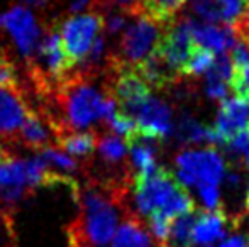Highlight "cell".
Listing matches in <instances>:
<instances>
[{
    "instance_id": "6da1fadb",
    "label": "cell",
    "mask_w": 249,
    "mask_h": 247,
    "mask_svg": "<svg viewBox=\"0 0 249 247\" xmlns=\"http://www.w3.org/2000/svg\"><path fill=\"white\" fill-rule=\"evenodd\" d=\"M89 73L82 71L70 76L58 86V102L63 110V127L56 137L70 132V129H85L105 120L117 112V105L105 92L102 93L89 82Z\"/></svg>"
},
{
    "instance_id": "7a4b0ae2",
    "label": "cell",
    "mask_w": 249,
    "mask_h": 247,
    "mask_svg": "<svg viewBox=\"0 0 249 247\" xmlns=\"http://www.w3.org/2000/svg\"><path fill=\"white\" fill-rule=\"evenodd\" d=\"M177 176L181 186H197L198 183L219 185L226 175L224 159L213 148L207 149H185L178 152Z\"/></svg>"
},
{
    "instance_id": "3957f363",
    "label": "cell",
    "mask_w": 249,
    "mask_h": 247,
    "mask_svg": "<svg viewBox=\"0 0 249 247\" xmlns=\"http://www.w3.org/2000/svg\"><path fill=\"white\" fill-rule=\"evenodd\" d=\"M104 16L99 10H93L90 14L71 16L58 27L63 48H65L66 54H68L70 61L73 65L85 61L93 43L99 37V33L104 27Z\"/></svg>"
},
{
    "instance_id": "277c9868",
    "label": "cell",
    "mask_w": 249,
    "mask_h": 247,
    "mask_svg": "<svg viewBox=\"0 0 249 247\" xmlns=\"http://www.w3.org/2000/svg\"><path fill=\"white\" fill-rule=\"evenodd\" d=\"M180 186L181 185L175 178L173 173L164 166H158L153 175L144 176V178L134 176L132 190H134V200L138 207L136 214L139 217L141 215L149 217L153 212L161 210Z\"/></svg>"
},
{
    "instance_id": "5b68a950",
    "label": "cell",
    "mask_w": 249,
    "mask_h": 247,
    "mask_svg": "<svg viewBox=\"0 0 249 247\" xmlns=\"http://www.w3.org/2000/svg\"><path fill=\"white\" fill-rule=\"evenodd\" d=\"M164 27L154 24L144 16L134 17V22L124 29L119 43V51L114 54L121 63L129 66L139 65L156 48Z\"/></svg>"
},
{
    "instance_id": "8992f818",
    "label": "cell",
    "mask_w": 249,
    "mask_h": 247,
    "mask_svg": "<svg viewBox=\"0 0 249 247\" xmlns=\"http://www.w3.org/2000/svg\"><path fill=\"white\" fill-rule=\"evenodd\" d=\"M197 43L192 34V19L183 17L175 20L164 27L160 41H158L154 53H158L180 76H183V69L192 56Z\"/></svg>"
},
{
    "instance_id": "52a82bcc",
    "label": "cell",
    "mask_w": 249,
    "mask_h": 247,
    "mask_svg": "<svg viewBox=\"0 0 249 247\" xmlns=\"http://www.w3.org/2000/svg\"><path fill=\"white\" fill-rule=\"evenodd\" d=\"M36 53L41 63V66L37 68V75L41 76L39 83L53 82L59 86L71 76V69L75 65L70 61L68 54L63 48L58 26H51L48 29Z\"/></svg>"
},
{
    "instance_id": "ba28073f",
    "label": "cell",
    "mask_w": 249,
    "mask_h": 247,
    "mask_svg": "<svg viewBox=\"0 0 249 247\" xmlns=\"http://www.w3.org/2000/svg\"><path fill=\"white\" fill-rule=\"evenodd\" d=\"M0 27L12 37L24 58H33L39 43V26L27 7L16 5L0 16Z\"/></svg>"
},
{
    "instance_id": "9c48e42d",
    "label": "cell",
    "mask_w": 249,
    "mask_h": 247,
    "mask_svg": "<svg viewBox=\"0 0 249 247\" xmlns=\"http://www.w3.org/2000/svg\"><path fill=\"white\" fill-rule=\"evenodd\" d=\"M136 122L139 127V135L156 144H161L173 134L171 109L166 102L156 97H149L139 112L136 114Z\"/></svg>"
},
{
    "instance_id": "30bf717a",
    "label": "cell",
    "mask_w": 249,
    "mask_h": 247,
    "mask_svg": "<svg viewBox=\"0 0 249 247\" xmlns=\"http://www.w3.org/2000/svg\"><path fill=\"white\" fill-rule=\"evenodd\" d=\"M219 135L222 137L224 146L231 142L234 135L249 129V102L243 99H226L220 102L219 114H217L215 125Z\"/></svg>"
},
{
    "instance_id": "8fae6325",
    "label": "cell",
    "mask_w": 249,
    "mask_h": 247,
    "mask_svg": "<svg viewBox=\"0 0 249 247\" xmlns=\"http://www.w3.org/2000/svg\"><path fill=\"white\" fill-rule=\"evenodd\" d=\"M232 227L229 214L224 208L217 210H198L197 224L194 227L192 241L194 246H210L226 235V229Z\"/></svg>"
},
{
    "instance_id": "7c38bea8",
    "label": "cell",
    "mask_w": 249,
    "mask_h": 247,
    "mask_svg": "<svg viewBox=\"0 0 249 247\" xmlns=\"http://www.w3.org/2000/svg\"><path fill=\"white\" fill-rule=\"evenodd\" d=\"M27 112L29 109L19 92L0 90V134L7 137L17 134L22 127Z\"/></svg>"
},
{
    "instance_id": "4fadbf2b",
    "label": "cell",
    "mask_w": 249,
    "mask_h": 247,
    "mask_svg": "<svg viewBox=\"0 0 249 247\" xmlns=\"http://www.w3.org/2000/svg\"><path fill=\"white\" fill-rule=\"evenodd\" d=\"M110 247H154V241L141 217L131 210L124 214L122 224L115 231Z\"/></svg>"
},
{
    "instance_id": "5bb4252c",
    "label": "cell",
    "mask_w": 249,
    "mask_h": 247,
    "mask_svg": "<svg viewBox=\"0 0 249 247\" xmlns=\"http://www.w3.org/2000/svg\"><path fill=\"white\" fill-rule=\"evenodd\" d=\"M192 34L198 46L210 49L215 54H227L236 43V36L229 27H220L215 24H200L192 19Z\"/></svg>"
},
{
    "instance_id": "9a60e30c",
    "label": "cell",
    "mask_w": 249,
    "mask_h": 247,
    "mask_svg": "<svg viewBox=\"0 0 249 247\" xmlns=\"http://www.w3.org/2000/svg\"><path fill=\"white\" fill-rule=\"evenodd\" d=\"M185 3L187 0H139L134 17L144 16L158 26L166 27L178 19Z\"/></svg>"
},
{
    "instance_id": "2e32d148",
    "label": "cell",
    "mask_w": 249,
    "mask_h": 247,
    "mask_svg": "<svg viewBox=\"0 0 249 247\" xmlns=\"http://www.w3.org/2000/svg\"><path fill=\"white\" fill-rule=\"evenodd\" d=\"M19 139L29 148L44 149L51 141V129L44 124V120L36 112L29 110L19 131Z\"/></svg>"
},
{
    "instance_id": "e0dca14e",
    "label": "cell",
    "mask_w": 249,
    "mask_h": 247,
    "mask_svg": "<svg viewBox=\"0 0 249 247\" xmlns=\"http://www.w3.org/2000/svg\"><path fill=\"white\" fill-rule=\"evenodd\" d=\"M222 12V20L236 36L249 26V0H213Z\"/></svg>"
},
{
    "instance_id": "ac0fdd59",
    "label": "cell",
    "mask_w": 249,
    "mask_h": 247,
    "mask_svg": "<svg viewBox=\"0 0 249 247\" xmlns=\"http://www.w3.org/2000/svg\"><path fill=\"white\" fill-rule=\"evenodd\" d=\"M56 141L66 154L83 158L95 151L99 137L93 132H66V134L56 137Z\"/></svg>"
},
{
    "instance_id": "d6986e66",
    "label": "cell",
    "mask_w": 249,
    "mask_h": 247,
    "mask_svg": "<svg viewBox=\"0 0 249 247\" xmlns=\"http://www.w3.org/2000/svg\"><path fill=\"white\" fill-rule=\"evenodd\" d=\"M97 148H99L100 158L107 163L108 166H115L124 163L125 159V151H127V146L122 141L121 137L114 134H105L99 137L97 141Z\"/></svg>"
},
{
    "instance_id": "ffe728a7",
    "label": "cell",
    "mask_w": 249,
    "mask_h": 247,
    "mask_svg": "<svg viewBox=\"0 0 249 247\" xmlns=\"http://www.w3.org/2000/svg\"><path fill=\"white\" fill-rule=\"evenodd\" d=\"M198 210L194 214H187L177 217L171 224V234L170 239L173 241V244L177 247H190L194 246L192 235H194V227L197 224Z\"/></svg>"
},
{
    "instance_id": "44dd1931",
    "label": "cell",
    "mask_w": 249,
    "mask_h": 247,
    "mask_svg": "<svg viewBox=\"0 0 249 247\" xmlns=\"http://www.w3.org/2000/svg\"><path fill=\"white\" fill-rule=\"evenodd\" d=\"M213 61H215V53H212L210 49H205L202 46H195V49L192 51V56L188 60L187 66L183 69V76H200L203 73H207L212 68Z\"/></svg>"
},
{
    "instance_id": "7402d4cb",
    "label": "cell",
    "mask_w": 249,
    "mask_h": 247,
    "mask_svg": "<svg viewBox=\"0 0 249 247\" xmlns=\"http://www.w3.org/2000/svg\"><path fill=\"white\" fill-rule=\"evenodd\" d=\"M39 156L44 159V163L46 165H51L54 166V168L61 169V171H76V168H78V165H76V161L71 158L70 154H66L65 151H61V149H56V148H44L41 149Z\"/></svg>"
},
{
    "instance_id": "603a6c76",
    "label": "cell",
    "mask_w": 249,
    "mask_h": 247,
    "mask_svg": "<svg viewBox=\"0 0 249 247\" xmlns=\"http://www.w3.org/2000/svg\"><path fill=\"white\" fill-rule=\"evenodd\" d=\"M229 86L237 99L249 102V65H232Z\"/></svg>"
},
{
    "instance_id": "cb8c5ba5",
    "label": "cell",
    "mask_w": 249,
    "mask_h": 247,
    "mask_svg": "<svg viewBox=\"0 0 249 247\" xmlns=\"http://www.w3.org/2000/svg\"><path fill=\"white\" fill-rule=\"evenodd\" d=\"M190 9L195 16L205 20V24H215L217 26L222 20V12L213 0H190Z\"/></svg>"
},
{
    "instance_id": "d4e9b609",
    "label": "cell",
    "mask_w": 249,
    "mask_h": 247,
    "mask_svg": "<svg viewBox=\"0 0 249 247\" xmlns=\"http://www.w3.org/2000/svg\"><path fill=\"white\" fill-rule=\"evenodd\" d=\"M0 90H19V75L16 63L0 53Z\"/></svg>"
},
{
    "instance_id": "484cf974",
    "label": "cell",
    "mask_w": 249,
    "mask_h": 247,
    "mask_svg": "<svg viewBox=\"0 0 249 247\" xmlns=\"http://www.w3.org/2000/svg\"><path fill=\"white\" fill-rule=\"evenodd\" d=\"M197 190H198V195H200V198H202L203 205H205V210H217V208H222V205H220L219 185L198 183Z\"/></svg>"
},
{
    "instance_id": "4316f807",
    "label": "cell",
    "mask_w": 249,
    "mask_h": 247,
    "mask_svg": "<svg viewBox=\"0 0 249 247\" xmlns=\"http://www.w3.org/2000/svg\"><path fill=\"white\" fill-rule=\"evenodd\" d=\"M0 247H17L12 217L5 212H0Z\"/></svg>"
},
{
    "instance_id": "83f0119b",
    "label": "cell",
    "mask_w": 249,
    "mask_h": 247,
    "mask_svg": "<svg viewBox=\"0 0 249 247\" xmlns=\"http://www.w3.org/2000/svg\"><path fill=\"white\" fill-rule=\"evenodd\" d=\"M231 63L232 65H249V48L243 41H236L231 48Z\"/></svg>"
},
{
    "instance_id": "f1b7e54d",
    "label": "cell",
    "mask_w": 249,
    "mask_h": 247,
    "mask_svg": "<svg viewBox=\"0 0 249 247\" xmlns=\"http://www.w3.org/2000/svg\"><path fill=\"white\" fill-rule=\"evenodd\" d=\"M207 95L212 100H226L227 97V83L217 82V80H207Z\"/></svg>"
},
{
    "instance_id": "f546056e",
    "label": "cell",
    "mask_w": 249,
    "mask_h": 247,
    "mask_svg": "<svg viewBox=\"0 0 249 247\" xmlns=\"http://www.w3.org/2000/svg\"><path fill=\"white\" fill-rule=\"evenodd\" d=\"M105 22H107V33L117 34L127 27V16L125 14H108Z\"/></svg>"
},
{
    "instance_id": "4dcf8cb0",
    "label": "cell",
    "mask_w": 249,
    "mask_h": 247,
    "mask_svg": "<svg viewBox=\"0 0 249 247\" xmlns=\"http://www.w3.org/2000/svg\"><path fill=\"white\" fill-rule=\"evenodd\" d=\"M90 7H95V0H71V3H70V12L78 16L80 12L90 9Z\"/></svg>"
},
{
    "instance_id": "1f68e13d",
    "label": "cell",
    "mask_w": 249,
    "mask_h": 247,
    "mask_svg": "<svg viewBox=\"0 0 249 247\" xmlns=\"http://www.w3.org/2000/svg\"><path fill=\"white\" fill-rule=\"evenodd\" d=\"M219 247H244V239L241 235H232V237L226 239Z\"/></svg>"
},
{
    "instance_id": "d6a6232c",
    "label": "cell",
    "mask_w": 249,
    "mask_h": 247,
    "mask_svg": "<svg viewBox=\"0 0 249 247\" xmlns=\"http://www.w3.org/2000/svg\"><path fill=\"white\" fill-rule=\"evenodd\" d=\"M24 2H26V5L34 7V9H43L50 3V0H24Z\"/></svg>"
},
{
    "instance_id": "836d02e7",
    "label": "cell",
    "mask_w": 249,
    "mask_h": 247,
    "mask_svg": "<svg viewBox=\"0 0 249 247\" xmlns=\"http://www.w3.org/2000/svg\"><path fill=\"white\" fill-rule=\"evenodd\" d=\"M10 159V156H9V152L5 151V148L2 146V142H0V163H3V161H9Z\"/></svg>"
},
{
    "instance_id": "e575fe53",
    "label": "cell",
    "mask_w": 249,
    "mask_h": 247,
    "mask_svg": "<svg viewBox=\"0 0 249 247\" xmlns=\"http://www.w3.org/2000/svg\"><path fill=\"white\" fill-rule=\"evenodd\" d=\"M244 217L249 215V186H248V193H246V198H244Z\"/></svg>"
},
{
    "instance_id": "d590c367",
    "label": "cell",
    "mask_w": 249,
    "mask_h": 247,
    "mask_svg": "<svg viewBox=\"0 0 249 247\" xmlns=\"http://www.w3.org/2000/svg\"><path fill=\"white\" fill-rule=\"evenodd\" d=\"M158 247H173V246H168V244H160Z\"/></svg>"
},
{
    "instance_id": "8d00e7d4",
    "label": "cell",
    "mask_w": 249,
    "mask_h": 247,
    "mask_svg": "<svg viewBox=\"0 0 249 247\" xmlns=\"http://www.w3.org/2000/svg\"><path fill=\"white\" fill-rule=\"evenodd\" d=\"M190 247H210V246H190Z\"/></svg>"
},
{
    "instance_id": "74e56055",
    "label": "cell",
    "mask_w": 249,
    "mask_h": 247,
    "mask_svg": "<svg viewBox=\"0 0 249 247\" xmlns=\"http://www.w3.org/2000/svg\"><path fill=\"white\" fill-rule=\"evenodd\" d=\"M244 247H249V241H248V244H246V246H244Z\"/></svg>"
},
{
    "instance_id": "f35d334b",
    "label": "cell",
    "mask_w": 249,
    "mask_h": 247,
    "mask_svg": "<svg viewBox=\"0 0 249 247\" xmlns=\"http://www.w3.org/2000/svg\"><path fill=\"white\" fill-rule=\"evenodd\" d=\"M70 247H75V246H73V244H70Z\"/></svg>"
}]
</instances>
